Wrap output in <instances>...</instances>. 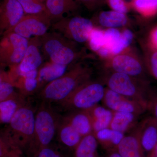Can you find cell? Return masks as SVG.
Listing matches in <instances>:
<instances>
[{
  "label": "cell",
  "mask_w": 157,
  "mask_h": 157,
  "mask_svg": "<svg viewBox=\"0 0 157 157\" xmlns=\"http://www.w3.org/2000/svg\"><path fill=\"white\" fill-rule=\"evenodd\" d=\"M92 74L91 69L83 64H76L69 72L50 82L39 94L42 102L57 104L63 101L78 86L89 80Z\"/></svg>",
  "instance_id": "6da1fadb"
},
{
  "label": "cell",
  "mask_w": 157,
  "mask_h": 157,
  "mask_svg": "<svg viewBox=\"0 0 157 157\" xmlns=\"http://www.w3.org/2000/svg\"><path fill=\"white\" fill-rule=\"evenodd\" d=\"M87 111L91 119L93 133L109 128L114 114L113 111L98 105Z\"/></svg>",
  "instance_id": "d6986e66"
},
{
  "label": "cell",
  "mask_w": 157,
  "mask_h": 157,
  "mask_svg": "<svg viewBox=\"0 0 157 157\" xmlns=\"http://www.w3.org/2000/svg\"><path fill=\"white\" fill-rule=\"evenodd\" d=\"M110 8L113 11L125 14L128 11L129 7L124 0H108Z\"/></svg>",
  "instance_id": "1f68e13d"
},
{
  "label": "cell",
  "mask_w": 157,
  "mask_h": 157,
  "mask_svg": "<svg viewBox=\"0 0 157 157\" xmlns=\"http://www.w3.org/2000/svg\"><path fill=\"white\" fill-rule=\"evenodd\" d=\"M102 101L106 108L114 112H130L140 115L147 109L139 102L122 95L108 88L105 89Z\"/></svg>",
  "instance_id": "8fae6325"
},
{
  "label": "cell",
  "mask_w": 157,
  "mask_h": 157,
  "mask_svg": "<svg viewBox=\"0 0 157 157\" xmlns=\"http://www.w3.org/2000/svg\"><path fill=\"white\" fill-rule=\"evenodd\" d=\"M51 22V19L46 12L26 14L6 33L13 32L28 39L33 37H42L48 33Z\"/></svg>",
  "instance_id": "30bf717a"
},
{
  "label": "cell",
  "mask_w": 157,
  "mask_h": 157,
  "mask_svg": "<svg viewBox=\"0 0 157 157\" xmlns=\"http://www.w3.org/2000/svg\"><path fill=\"white\" fill-rule=\"evenodd\" d=\"M40 37H34L29 40L28 47L18 70L22 73H28L37 70L42 63V57L40 52L41 47Z\"/></svg>",
  "instance_id": "5bb4252c"
},
{
  "label": "cell",
  "mask_w": 157,
  "mask_h": 157,
  "mask_svg": "<svg viewBox=\"0 0 157 157\" xmlns=\"http://www.w3.org/2000/svg\"><path fill=\"white\" fill-rule=\"evenodd\" d=\"M108 152L107 157H122L117 150L108 151Z\"/></svg>",
  "instance_id": "8d00e7d4"
},
{
  "label": "cell",
  "mask_w": 157,
  "mask_h": 157,
  "mask_svg": "<svg viewBox=\"0 0 157 157\" xmlns=\"http://www.w3.org/2000/svg\"><path fill=\"white\" fill-rule=\"evenodd\" d=\"M90 20L80 16L65 17L54 23L52 28L65 38L76 43L88 41L94 29Z\"/></svg>",
  "instance_id": "52a82bcc"
},
{
  "label": "cell",
  "mask_w": 157,
  "mask_h": 157,
  "mask_svg": "<svg viewBox=\"0 0 157 157\" xmlns=\"http://www.w3.org/2000/svg\"><path fill=\"white\" fill-rule=\"evenodd\" d=\"M14 85L9 73L1 72L0 77V102L21 95L16 92Z\"/></svg>",
  "instance_id": "484cf974"
},
{
  "label": "cell",
  "mask_w": 157,
  "mask_h": 157,
  "mask_svg": "<svg viewBox=\"0 0 157 157\" xmlns=\"http://www.w3.org/2000/svg\"><path fill=\"white\" fill-rule=\"evenodd\" d=\"M132 7L145 18H152L157 15V0H133Z\"/></svg>",
  "instance_id": "4316f807"
},
{
  "label": "cell",
  "mask_w": 157,
  "mask_h": 157,
  "mask_svg": "<svg viewBox=\"0 0 157 157\" xmlns=\"http://www.w3.org/2000/svg\"><path fill=\"white\" fill-rule=\"evenodd\" d=\"M144 153L148 154L157 144V121L154 116L145 117L134 129Z\"/></svg>",
  "instance_id": "4fadbf2b"
},
{
  "label": "cell",
  "mask_w": 157,
  "mask_h": 157,
  "mask_svg": "<svg viewBox=\"0 0 157 157\" xmlns=\"http://www.w3.org/2000/svg\"><path fill=\"white\" fill-rule=\"evenodd\" d=\"M105 81L109 89L139 102L149 109L155 95L150 89L147 80L110 71Z\"/></svg>",
  "instance_id": "3957f363"
},
{
  "label": "cell",
  "mask_w": 157,
  "mask_h": 157,
  "mask_svg": "<svg viewBox=\"0 0 157 157\" xmlns=\"http://www.w3.org/2000/svg\"><path fill=\"white\" fill-rule=\"evenodd\" d=\"M107 1H108V0H107Z\"/></svg>",
  "instance_id": "f35d334b"
},
{
  "label": "cell",
  "mask_w": 157,
  "mask_h": 157,
  "mask_svg": "<svg viewBox=\"0 0 157 157\" xmlns=\"http://www.w3.org/2000/svg\"><path fill=\"white\" fill-rule=\"evenodd\" d=\"M139 116L132 113L114 112L109 128L124 134L137 126Z\"/></svg>",
  "instance_id": "ffe728a7"
},
{
  "label": "cell",
  "mask_w": 157,
  "mask_h": 157,
  "mask_svg": "<svg viewBox=\"0 0 157 157\" xmlns=\"http://www.w3.org/2000/svg\"><path fill=\"white\" fill-rule=\"evenodd\" d=\"M33 157H70L64 149L49 144L41 149Z\"/></svg>",
  "instance_id": "f546056e"
},
{
  "label": "cell",
  "mask_w": 157,
  "mask_h": 157,
  "mask_svg": "<svg viewBox=\"0 0 157 157\" xmlns=\"http://www.w3.org/2000/svg\"><path fill=\"white\" fill-rule=\"evenodd\" d=\"M26 14H36L46 12L44 0H17Z\"/></svg>",
  "instance_id": "f1b7e54d"
},
{
  "label": "cell",
  "mask_w": 157,
  "mask_h": 157,
  "mask_svg": "<svg viewBox=\"0 0 157 157\" xmlns=\"http://www.w3.org/2000/svg\"><path fill=\"white\" fill-rule=\"evenodd\" d=\"M133 39V34L129 29L124 30L121 32V37L118 44L113 52V56L126 50L132 43Z\"/></svg>",
  "instance_id": "4dcf8cb0"
},
{
  "label": "cell",
  "mask_w": 157,
  "mask_h": 157,
  "mask_svg": "<svg viewBox=\"0 0 157 157\" xmlns=\"http://www.w3.org/2000/svg\"><path fill=\"white\" fill-rule=\"evenodd\" d=\"M105 89L100 82L90 80L78 86L67 99L59 104L71 112L90 110L102 101Z\"/></svg>",
  "instance_id": "8992f818"
},
{
  "label": "cell",
  "mask_w": 157,
  "mask_h": 157,
  "mask_svg": "<svg viewBox=\"0 0 157 157\" xmlns=\"http://www.w3.org/2000/svg\"><path fill=\"white\" fill-rule=\"evenodd\" d=\"M94 134L98 143L108 151L117 150L118 145L125 136L124 133L110 128L103 129Z\"/></svg>",
  "instance_id": "44dd1931"
},
{
  "label": "cell",
  "mask_w": 157,
  "mask_h": 157,
  "mask_svg": "<svg viewBox=\"0 0 157 157\" xmlns=\"http://www.w3.org/2000/svg\"><path fill=\"white\" fill-rule=\"evenodd\" d=\"M98 140L93 132L84 136L73 150V157H98Z\"/></svg>",
  "instance_id": "cb8c5ba5"
},
{
  "label": "cell",
  "mask_w": 157,
  "mask_h": 157,
  "mask_svg": "<svg viewBox=\"0 0 157 157\" xmlns=\"http://www.w3.org/2000/svg\"><path fill=\"white\" fill-rule=\"evenodd\" d=\"M147 157H157V144Z\"/></svg>",
  "instance_id": "74e56055"
},
{
  "label": "cell",
  "mask_w": 157,
  "mask_h": 157,
  "mask_svg": "<svg viewBox=\"0 0 157 157\" xmlns=\"http://www.w3.org/2000/svg\"><path fill=\"white\" fill-rule=\"evenodd\" d=\"M128 48L108 59L107 62V67L111 71L124 73L135 78L146 80L145 68L142 61Z\"/></svg>",
  "instance_id": "9c48e42d"
},
{
  "label": "cell",
  "mask_w": 157,
  "mask_h": 157,
  "mask_svg": "<svg viewBox=\"0 0 157 157\" xmlns=\"http://www.w3.org/2000/svg\"><path fill=\"white\" fill-rule=\"evenodd\" d=\"M21 95L0 102L1 123L8 124L17 110L26 103Z\"/></svg>",
  "instance_id": "7402d4cb"
},
{
  "label": "cell",
  "mask_w": 157,
  "mask_h": 157,
  "mask_svg": "<svg viewBox=\"0 0 157 157\" xmlns=\"http://www.w3.org/2000/svg\"><path fill=\"white\" fill-rule=\"evenodd\" d=\"M40 39L42 50L52 63L67 66L82 56V52L77 48L76 42L55 31L48 32Z\"/></svg>",
  "instance_id": "5b68a950"
},
{
  "label": "cell",
  "mask_w": 157,
  "mask_h": 157,
  "mask_svg": "<svg viewBox=\"0 0 157 157\" xmlns=\"http://www.w3.org/2000/svg\"><path fill=\"white\" fill-rule=\"evenodd\" d=\"M149 67L153 76L157 79V51L154 50L150 59Z\"/></svg>",
  "instance_id": "d6a6232c"
},
{
  "label": "cell",
  "mask_w": 157,
  "mask_h": 157,
  "mask_svg": "<svg viewBox=\"0 0 157 157\" xmlns=\"http://www.w3.org/2000/svg\"><path fill=\"white\" fill-rule=\"evenodd\" d=\"M128 21L126 14L114 11H103L98 16V22L104 27L114 28L126 25Z\"/></svg>",
  "instance_id": "d4e9b609"
},
{
  "label": "cell",
  "mask_w": 157,
  "mask_h": 157,
  "mask_svg": "<svg viewBox=\"0 0 157 157\" xmlns=\"http://www.w3.org/2000/svg\"><path fill=\"white\" fill-rule=\"evenodd\" d=\"M88 41L90 48L97 53L105 45V30L94 27Z\"/></svg>",
  "instance_id": "83f0119b"
},
{
  "label": "cell",
  "mask_w": 157,
  "mask_h": 157,
  "mask_svg": "<svg viewBox=\"0 0 157 157\" xmlns=\"http://www.w3.org/2000/svg\"><path fill=\"white\" fill-rule=\"evenodd\" d=\"M29 43L28 39L13 32L4 34L0 44L1 63L11 67L19 66Z\"/></svg>",
  "instance_id": "ba28073f"
},
{
  "label": "cell",
  "mask_w": 157,
  "mask_h": 157,
  "mask_svg": "<svg viewBox=\"0 0 157 157\" xmlns=\"http://www.w3.org/2000/svg\"><path fill=\"white\" fill-rule=\"evenodd\" d=\"M58 129L60 143L65 148L74 150L82 137L64 118L60 121Z\"/></svg>",
  "instance_id": "e0dca14e"
},
{
  "label": "cell",
  "mask_w": 157,
  "mask_h": 157,
  "mask_svg": "<svg viewBox=\"0 0 157 157\" xmlns=\"http://www.w3.org/2000/svg\"><path fill=\"white\" fill-rule=\"evenodd\" d=\"M64 118L72 125L82 137L93 132L91 119L87 110L72 111Z\"/></svg>",
  "instance_id": "ac0fdd59"
},
{
  "label": "cell",
  "mask_w": 157,
  "mask_h": 157,
  "mask_svg": "<svg viewBox=\"0 0 157 157\" xmlns=\"http://www.w3.org/2000/svg\"><path fill=\"white\" fill-rule=\"evenodd\" d=\"M149 109L152 111L153 116L157 121V96H155L152 101Z\"/></svg>",
  "instance_id": "e575fe53"
},
{
  "label": "cell",
  "mask_w": 157,
  "mask_h": 157,
  "mask_svg": "<svg viewBox=\"0 0 157 157\" xmlns=\"http://www.w3.org/2000/svg\"><path fill=\"white\" fill-rule=\"evenodd\" d=\"M76 1L82 3L89 9H91L95 6L98 0H76Z\"/></svg>",
  "instance_id": "d590c367"
},
{
  "label": "cell",
  "mask_w": 157,
  "mask_h": 157,
  "mask_svg": "<svg viewBox=\"0 0 157 157\" xmlns=\"http://www.w3.org/2000/svg\"><path fill=\"white\" fill-rule=\"evenodd\" d=\"M76 2V0H45L46 13L52 21L57 20L58 21L64 18L65 14L77 10L78 5Z\"/></svg>",
  "instance_id": "9a60e30c"
},
{
  "label": "cell",
  "mask_w": 157,
  "mask_h": 157,
  "mask_svg": "<svg viewBox=\"0 0 157 157\" xmlns=\"http://www.w3.org/2000/svg\"><path fill=\"white\" fill-rule=\"evenodd\" d=\"M17 0H3L0 6V31L4 35L13 28L25 15Z\"/></svg>",
  "instance_id": "7c38bea8"
},
{
  "label": "cell",
  "mask_w": 157,
  "mask_h": 157,
  "mask_svg": "<svg viewBox=\"0 0 157 157\" xmlns=\"http://www.w3.org/2000/svg\"><path fill=\"white\" fill-rule=\"evenodd\" d=\"M35 115L33 108L26 103L17 110L1 138L21 153L26 152L34 137Z\"/></svg>",
  "instance_id": "7a4b0ae2"
},
{
  "label": "cell",
  "mask_w": 157,
  "mask_h": 157,
  "mask_svg": "<svg viewBox=\"0 0 157 157\" xmlns=\"http://www.w3.org/2000/svg\"><path fill=\"white\" fill-rule=\"evenodd\" d=\"M149 42L154 50L157 51V26L152 29L149 36Z\"/></svg>",
  "instance_id": "836d02e7"
},
{
  "label": "cell",
  "mask_w": 157,
  "mask_h": 157,
  "mask_svg": "<svg viewBox=\"0 0 157 157\" xmlns=\"http://www.w3.org/2000/svg\"><path fill=\"white\" fill-rule=\"evenodd\" d=\"M117 151L122 157H147L134 130L131 134L124 136Z\"/></svg>",
  "instance_id": "2e32d148"
},
{
  "label": "cell",
  "mask_w": 157,
  "mask_h": 157,
  "mask_svg": "<svg viewBox=\"0 0 157 157\" xmlns=\"http://www.w3.org/2000/svg\"><path fill=\"white\" fill-rule=\"evenodd\" d=\"M58 115L49 104L42 102L35 115L34 137L26 151L30 157L50 144L60 122Z\"/></svg>",
  "instance_id": "277c9868"
},
{
  "label": "cell",
  "mask_w": 157,
  "mask_h": 157,
  "mask_svg": "<svg viewBox=\"0 0 157 157\" xmlns=\"http://www.w3.org/2000/svg\"><path fill=\"white\" fill-rule=\"evenodd\" d=\"M67 66L51 63L43 66L38 71L39 88L41 85L48 84L59 78L66 73Z\"/></svg>",
  "instance_id": "603a6c76"
}]
</instances>
